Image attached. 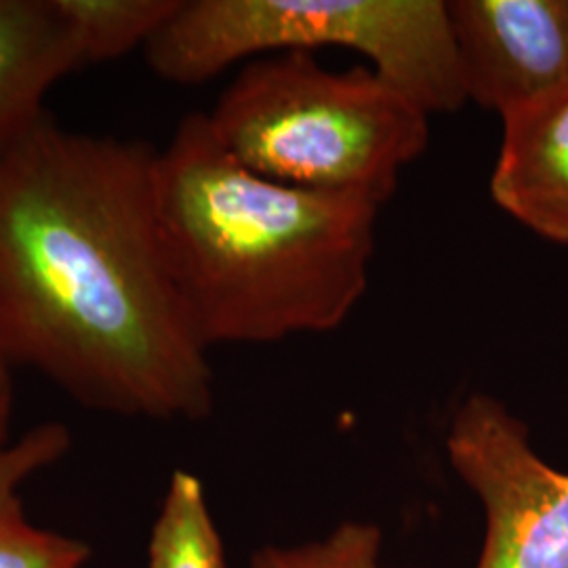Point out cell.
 <instances>
[{"instance_id": "9", "label": "cell", "mask_w": 568, "mask_h": 568, "mask_svg": "<svg viewBox=\"0 0 568 568\" xmlns=\"http://www.w3.org/2000/svg\"><path fill=\"white\" fill-rule=\"evenodd\" d=\"M70 434L60 424L26 432L0 455V568H84L91 546L79 537L30 520L20 488L68 450Z\"/></svg>"}, {"instance_id": "10", "label": "cell", "mask_w": 568, "mask_h": 568, "mask_svg": "<svg viewBox=\"0 0 568 568\" xmlns=\"http://www.w3.org/2000/svg\"><path fill=\"white\" fill-rule=\"evenodd\" d=\"M148 568H227L203 480L175 469L148 539Z\"/></svg>"}, {"instance_id": "6", "label": "cell", "mask_w": 568, "mask_h": 568, "mask_svg": "<svg viewBox=\"0 0 568 568\" xmlns=\"http://www.w3.org/2000/svg\"><path fill=\"white\" fill-rule=\"evenodd\" d=\"M466 102L499 119L568 87V0H448Z\"/></svg>"}, {"instance_id": "2", "label": "cell", "mask_w": 568, "mask_h": 568, "mask_svg": "<svg viewBox=\"0 0 568 568\" xmlns=\"http://www.w3.org/2000/svg\"><path fill=\"white\" fill-rule=\"evenodd\" d=\"M154 185L169 262L206 347L331 333L363 302L379 204L253 173L204 112L159 150Z\"/></svg>"}, {"instance_id": "5", "label": "cell", "mask_w": 568, "mask_h": 568, "mask_svg": "<svg viewBox=\"0 0 568 568\" xmlns=\"http://www.w3.org/2000/svg\"><path fill=\"white\" fill-rule=\"evenodd\" d=\"M447 453L485 511L476 568H568V471L535 450L520 417L476 392L450 419Z\"/></svg>"}, {"instance_id": "12", "label": "cell", "mask_w": 568, "mask_h": 568, "mask_svg": "<svg viewBox=\"0 0 568 568\" xmlns=\"http://www.w3.org/2000/svg\"><path fill=\"white\" fill-rule=\"evenodd\" d=\"M384 535L371 523H344L321 541L293 548L267 546L248 568H379Z\"/></svg>"}, {"instance_id": "3", "label": "cell", "mask_w": 568, "mask_h": 568, "mask_svg": "<svg viewBox=\"0 0 568 568\" xmlns=\"http://www.w3.org/2000/svg\"><path fill=\"white\" fill-rule=\"evenodd\" d=\"M230 156L267 180L386 204L429 143V114L368 65L310 51L244 63L204 112Z\"/></svg>"}, {"instance_id": "8", "label": "cell", "mask_w": 568, "mask_h": 568, "mask_svg": "<svg viewBox=\"0 0 568 568\" xmlns=\"http://www.w3.org/2000/svg\"><path fill=\"white\" fill-rule=\"evenodd\" d=\"M79 68L55 0H0V156L41 121L49 91Z\"/></svg>"}, {"instance_id": "11", "label": "cell", "mask_w": 568, "mask_h": 568, "mask_svg": "<svg viewBox=\"0 0 568 568\" xmlns=\"http://www.w3.org/2000/svg\"><path fill=\"white\" fill-rule=\"evenodd\" d=\"M180 0H55L82 65L142 49Z\"/></svg>"}, {"instance_id": "4", "label": "cell", "mask_w": 568, "mask_h": 568, "mask_svg": "<svg viewBox=\"0 0 568 568\" xmlns=\"http://www.w3.org/2000/svg\"><path fill=\"white\" fill-rule=\"evenodd\" d=\"M318 47L356 51L429 116L467 103L445 0H180L143 58L163 81L201 84Z\"/></svg>"}, {"instance_id": "13", "label": "cell", "mask_w": 568, "mask_h": 568, "mask_svg": "<svg viewBox=\"0 0 568 568\" xmlns=\"http://www.w3.org/2000/svg\"><path fill=\"white\" fill-rule=\"evenodd\" d=\"M16 368L18 366L13 365L7 349L0 344V455L16 443L11 436L13 406H16V387H13Z\"/></svg>"}, {"instance_id": "7", "label": "cell", "mask_w": 568, "mask_h": 568, "mask_svg": "<svg viewBox=\"0 0 568 568\" xmlns=\"http://www.w3.org/2000/svg\"><path fill=\"white\" fill-rule=\"evenodd\" d=\"M501 124L493 203L532 234L568 246V87Z\"/></svg>"}, {"instance_id": "1", "label": "cell", "mask_w": 568, "mask_h": 568, "mask_svg": "<svg viewBox=\"0 0 568 568\" xmlns=\"http://www.w3.org/2000/svg\"><path fill=\"white\" fill-rule=\"evenodd\" d=\"M156 154L47 112L0 156V344L81 405L199 422L213 371L169 262Z\"/></svg>"}]
</instances>
